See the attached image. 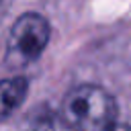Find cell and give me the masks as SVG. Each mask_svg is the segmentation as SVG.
Segmentation results:
<instances>
[{
	"instance_id": "obj_2",
	"label": "cell",
	"mask_w": 131,
	"mask_h": 131,
	"mask_svg": "<svg viewBox=\"0 0 131 131\" xmlns=\"http://www.w3.org/2000/svg\"><path fill=\"white\" fill-rule=\"evenodd\" d=\"M51 27L45 16L37 12H23L10 27L6 43V63L10 68H25L49 45Z\"/></svg>"
},
{
	"instance_id": "obj_5",
	"label": "cell",
	"mask_w": 131,
	"mask_h": 131,
	"mask_svg": "<svg viewBox=\"0 0 131 131\" xmlns=\"http://www.w3.org/2000/svg\"><path fill=\"white\" fill-rule=\"evenodd\" d=\"M111 131H131V127H129V125H121V123H115Z\"/></svg>"
},
{
	"instance_id": "obj_3",
	"label": "cell",
	"mask_w": 131,
	"mask_h": 131,
	"mask_svg": "<svg viewBox=\"0 0 131 131\" xmlns=\"http://www.w3.org/2000/svg\"><path fill=\"white\" fill-rule=\"evenodd\" d=\"M29 92V80L25 76H10L0 80V123L10 119L25 102Z\"/></svg>"
},
{
	"instance_id": "obj_4",
	"label": "cell",
	"mask_w": 131,
	"mask_h": 131,
	"mask_svg": "<svg viewBox=\"0 0 131 131\" xmlns=\"http://www.w3.org/2000/svg\"><path fill=\"white\" fill-rule=\"evenodd\" d=\"M29 129L31 131H72L61 119L59 111L49 108V106H39L35 115H31Z\"/></svg>"
},
{
	"instance_id": "obj_1",
	"label": "cell",
	"mask_w": 131,
	"mask_h": 131,
	"mask_svg": "<svg viewBox=\"0 0 131 131\" xmlns=\"http://www.w3.org/2000/svg\"><path fill=\"white\" fill-rule=\"evenodd\" d=\"M57 111L72 131H111L117 123L115 98L96 84L72 88Z\"/></svg>"
}]
</instances>
